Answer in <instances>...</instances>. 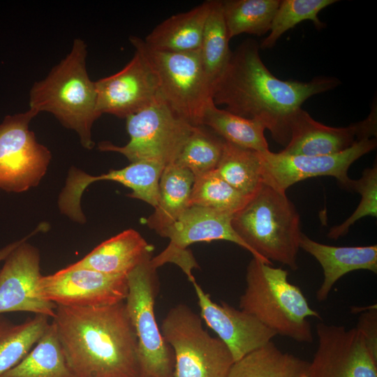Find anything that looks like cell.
I'll return each mask as SVG.
<instances>
[{
    "mask_svg": "<svg viewBox=\"0 0 377 377\" xmlns=\"http://www.w3.org/2000/svg\"><path fill=\"white\" fill-rule=\"evenodd\" d=\"M223 15L228 38L242 34L260 36L267 33L281 0H224Z\"/></svg>",
    "mask_w": 377,
    "mask_h": 377,
    "instance_id": "cell-29",
    "label": "cell"
},
{
    "mask_svg": "<svg viewBox=\"0 0 377 377\" xmlns=\"http://www.w3.org/2000/svg\"><path fill=\"white\" fill-rule=\"evenodd\" d=\"M36 115L29 109L6 115L0 124V190L22 193L38 186L51 161L29 125Z\"/></svg>",
    "mask_w": 377,
    "mask_h": 377,
    "instance_id": "cell-10",
    "label": "cell"
},
{
    "mask_svg": "<svg viewBox=\"0 0 377 377\" xmlns=\"http://www.w3.org/2000/svg\"><path fill=\"white\" fill-rule=\"evenodd\" d=\"M212 0L188 11L173 15L158 24L145 38L149 47L161 51L183 52L200 49Z\"/></svg>",
    "mask_w": 377,
    "mask_h": 377,
    "instance_id": "cell-22",
    "label": "cell"
},
{
    "mask_svg": "<svg viewBox=\"0 0 377 377\" xmlns=\"http://www.w3.org/2000/svg\"><path fill=\"white\" fill-rule=\"evenodd\" d=\"M44 315H35L15 324L0 315V376L17 365L43 335L50 323Z\"/></svg>",
    "mask_w": 377,
    "mask_h": 377,
    "instance_id": "cell-27",
    "label": "cell"
},
{
    "mask_svg": "<svg viewBox=\"0 0 377 377\" xmlns=\"http://www.w3.org/2000/svg\"><path fill=\"white\" fill-rule=\"evenodd\" d=\"M225 140L205 126H194L175 162L195 177L214 170L221 157Z\"/></svg>",
    "mask_w": 377,
    "mask_h": 377,
    "instance_id": "cell-31",
    "label": "cell"
},
{
    "mask_svg": "<svg viewBox=\"0 0 377 377\" xmlns=\"http://www.w3.org/2000/svg\"><path fill=\"white\" fill-rule=\"evenodd\" d=\"M300 249L313 256L320 265L323 280L316 291L318 302L325 301L335 283L343 275L359 269L377 273V245L334 246L311 239L304 233Z\"/></svg>",
    "mask_w": 377,
    "mask_h": 377,
    "instance_id": "cell-20",
    "label": "cell"
},
{
    "mask_svg": "<svg viewBox=\"0 0 377 377\" xmlns=\"http://www.w3.org/2000/svg\"><path fill=\"white\" fill-rule=\"evenodd\" d=\"M288 275L287 270L253 257L246 268V286L239 297V309L276 335L311 343L313 336L308 318L321 320V316L311 309L301 289L289 282Z\"/></svg>",
    "mask_w": 377,
    "mask_h": 377,
    "instance_id": "cell-5",
    "label": "cell"
},
{
    "mask_svg": "<svg viewBox=\"0 0 377 377\" xmlns=\"http://www.w3.org/2000/svg\"><path fill=\"white\" fill-rule=\"evenodd\" d=\"M336 0H283L276 12L272 22L269 35L263 39L260 48L273 47L279 38L288 30L297 24L311 21L314 27L320 30L325 24L318 18V13L325 8L337 2Z\"/></svg>",
    "mask_w": 377,
    "mask_h": 377,
    "instance_id": "cell-33",
    "label": "cell"
},
{
    "mask_svg": "<svg viewBox=\"0 0 377 377\" xmlns=\"http://www.w3.org/2000/svg\"><path fill=\"white\" fill-rule=\"evenodd\" d=\"M0 377H75L52 322L28 354Z\"/></svg>",
    "mask_w": 377,
    "mask_h": 377,
    "instance_id": "cell-26",
    "label": "cell"
},
{
    "mask_svg": "<svg viewBox=\"0 0 377 377\" xmlns=\"http://www.w3.org/2000/svg\"><path fill=\"white\" fill-rule=\"evenodd\" d=\"M349 190L357 192L361 195V200L353 213L340 225L332 227L327 237L337 239L346 235L349 228L360 219L371 216H377V165L367 168L362 172V177L352 179Z\"/></svg>",
    "mask_w": 377,
    "mask_h": 377,
    "instance_id": "cell-34",
    "label": "cell"
},
{
    "mask_svg": "<svg viewBox=\"0 0 377 377\" xmlns=\"http://www.w3.org/2000/svg\"><path fill=\"white\" fill-rule=\"evenodd\" d=\"M42 296L56 305L101 306L124 302L128 294L127 276L112 275L71 265L42 276Z\"/></svg>",
    "mask_w": 377,
    "mask_h": 377,
    "instance_id": "cell-15",
    "label": "cell"
},
{
    "mask_svg": "<svg viewBox=\"0 0 377 377\" xmlns=\"http://www.w3.org/2000/svg\"><path fill=\"white\" fill-rule=\"evenodd\" d=\"M95 85L99 116L126 119L162 97L154 72L138 50L121 70L95 81Z\"/></svg>",
    "mask_w": 377,
    "mask_h": 377,
    "instance_id": "cell-17",
    "label": "cell"
},
{
    "mask_svg": "<svg viewBox=\"0 0 377 377\" xmlns=\"http://www.w3.org/2000/svg\"><path fill=\"white\" fill-rule=\"evenodd\" d=\"M194 175L176 164L166 165L159 181V199L147 219L148 227L165 237L168 229L188 207Z\"/></svg>",
    "mask_w": 377,
    "mask_h": 377,
    "instance_id": "cell-23",
    "label": "cell"
},
{
    "mask_svg": "<svg viewBox=\"0 0 377 377\" xmlns=\"http://www.w3.org/2000/svg\"><path fill=\"white\" fill-rule=\"evenodd\" d=\"M251 197L238 191L214 170L195 177L189 206H199L234 214Z\"/></svg>",
    "mask_w": 377,
    "mask_h": 377,
    "instance_id": "cell-32",
    "label": "cell"
},
{
    "mask_svg": "<svg viewBox=\"0 0 377 377\" xmlns=\"http://www.w3.org/2000/svg\"><path fill=\"white\" fill-rule=\"evenodd\" d=\"M153 246L133 229L104 241L79 261L70 265L112 275L127 274L151 258Z\"/></svg>",
    "mask_w": 377,
    "mask_h": 377,
    "instance_id": "cell-21",
    "label": "cell"
},
{
    "mask_svg": "<svg viewBox=\"0 0 377 377\" xmlns=\"http://www.w3.org/2000/svg\"><path fill=\"white\" fill-rule=\"evenodd\" d=\"M48 227L47 223H40L3 260L0 269V315L31 312L54 317L57 305L45 300L39 289L42 277L39 251L27 242Z\"/></svg>",
    "mask_w": 377,
    "mask_h": 377,
    "instance_id": "cell-12",
    "label": "cell"
},
{
    "mask_svg": "<svg viewBox=\"0 0 377 377\" xmlns=\"http://www.w3.org/2000/svg\"><path fill=\"white\" fill-rule=\"evenodd\" d=\"M52 319L75 377H139L137 338L124 302L57 305Z\"/></svg>",
    "mask_w": 377,
    "mask_h": 377,
    "instance_id": "cell-2",
    "label": "cell"
},
{
    "mask_svg": "<svg viewBox=\"0 0 377 377\" xmlns=\"http://www.w3.org/2000/svg\"><path fill=\"white\" fill-rule=\"evenodd\" d=\"M165 166L153 161H138L119 170L91 176L72 167L66 184L58 199L60 212L79 223L86 222L81 207L84 191L94 182L101 180L113 181L131 188L128 196L146 202L154 208L159 199V181Z\"/></svg>",
    "mask_w": 377,
    "mask_h": 377,
    "instance_id": "cell-16",
    "label": "cell"
},
{
    "mask_svg": "<svg viewBox=\"0 0 377 377\" xmlns=\"http://www.w3.org/2000/svg\"><path fill=\"white\" fill-rule=\"evenodd\" d=\"M149 258L127 274L126 309L138 341L139 377H174V355L154 313L156 267Z\"/></svg>",
    "mask_w": 377,
    "mask_h": 377,
    "instance_id": "cell-8",
    "label": "cell"
},
{
    "mask_svg": "<svg viewBox=\"0 0 377 377\" xmlns=\"http://www.w3.org/2000/svg\"><path fill=\"white\" fill-rule=\"evenodd\" d=\"M128 142L117 146L101 142L102 151L121 154L131 163L153 161L173 164L194 126L177 114L161 97L148 107L127 117Z\"/></svg>",
    "mask_w": 377,
    "mask_h": 377,
    "instance_id": "cell-9",
    "label": "cell"
},
{
    "mask_svg": "<svg viewBox=\"0 0 377 377\" xmlns=\"http://www.w3.org/2000/svg\"><path fill=\"white\" fill-rule=\"evenodd\" d=\"M191 283L198 297L201 317L226 346L234 362L266 345L276 336L253 315L224 302L215 303L195 280Z\"/></svg>",
    "mask_w": 377,
    "mask_h": 377,
    "instance_id": "cell-19",
    "label": "cell"
},
{
    "mask_svg": "<svg viewBox=\"0 0 377 377\" xmlns=\"http://www.w3.org/2000/svg\"><path fill=\"white\" fill-rule=\"evenodd\" d=\"M260 46L253 39L244 40L232 52L223 73L215 83L212 98L217 105L239 117L260 121L272 139L286 146L295 112L311 96L331 90L340 81L333 77H316L308 82L283 80L263 62Z\"/></svg>",
    "mask_w": 377,
    "mask_h": 377,
    "instance_id": "cell-1",
    "label": "cell"
},
{
    "mask_svg": "<svg viewBox=\"0 0 377 377\" xmlns=\"http://www.w3.org/2000/svg\"><path fill=\"white\" fill-rule=\"evenodd\" d=\"M232 214L199 206H189L168 229L165 237L170 239L168 247L151 258L155 267L171 262L178 265L188 276L194 279L191 269L198 267L186 248L195 242L226 240L235 243L251 253L231 224Z\"/></svg>",
    "mask_w": 377,
    "mask_h": 377,
    "instance_id": "cell-13",
    "label": "cell"
},
{
    "mask_svg": "<svg viewBox=\"0 0 377 377\" xmlns=\"http://www.w3.org/2000/svg\"><path fill=\"white\" fill-rule=\"evenodd\" d=\"M161 330L173 352L174 377H228L235 362L231 353L188 306L171 308Z\"/></svg>",
    "mask_w": 377,
    "mask_h": 377,
    "instance_id": "cell-7",
    "label": "cell"
},
{
    "mask_svg": "<svg viewBox=\"0 0 377 377\" xmlns=\"http://www.w3.org/2000/svg\"><path fill=\"white\" fill-rule=\"evenodd\" d=\"M129 40L154 72L164 101L190 124L201 126L205 108L212 98L199 50L166 52L149 47L138 36Z\"/></svg>",
    "mask_w": 377,
    "mask_h": 377,
    "instance_id": "cell-6",
    "label": "cell"
},
{
    "mask_svg": "<svg viewBox=\"0 0 377 377\" xmlns=\"http://www.w3.org/2000/svg\"><path fill=\"white\" fill-rule=\"evenodd\" d=\"M215 171L247 197L253 195L263 183L259 152L226 141Z\"/></svg>",
    "mask_w": 377,
    "mask_h": 377,
    "instance_id": "cell-28",
    "label": "cell"
},
{
    "mask_svg": "<svg viewBox=\"0 0 377 377\" xmlns=\"http://www.w3.org/2000/svg\"><path fill=\"white\" fill-rule=\"evenodd\" d=\"M231 224L250 248L253 258L297 269L302 234L300 216L286 193L263 182L246 205L232 215Z\"/></svg>",
    "mask_w": 377,
    "mask_h": 377,
    "instance_id": "cell-4",
    "label": "cell"
},
{
    "mask_svg": "<svg viewBox=\"0 0 377 377\" xmlns=\"http://www.w3.org/2000/svg\"><path fill=\"white\" fill-rule=\"evenodd\" d=\"M356 329L363 338L371 354L377 360V307L372 305L360 308Z\"/></svg>",
    "mask_w": 377,
    "mask_h": 377,
    "instance_id": "cell-35",
    "label": "cell"
},
{
    "mask_svg": "<svg viewBox=\"0 0 377 377\" xmlns=\"http://www.w3.org/2000/svg\"><path fill=\"white\" fill-rule=\"evenodd\" d=\"M202 125L210 129L225 141L258 152L269 151L265 137V126L259 121L234 114L219 109L212 99L207 103Z\"/></svg>",
    "mask_w": 377,
    "mask_h": 377,
    "instance_id": "cell-25",
    "label": "cell"
},
{
    "mask_svg": "<svg viewBox=\"0 0 377 377\" xmlns=\"http://www.w3.org/2000/svg\"><path fill=\"white\" fill-rule=\"evenodd\" d=\"M318 345L309 362L310 377H377V360L354 327L320 322Z\"/></svg>",
    "mask_w": 377,
    "mask_h": 377,
    "instance_id": "cell-14",
    "label": "cell"
},
{
    "mask_svg": "<svg viewBox=\"0 0 377 377\" xmlns=\"http://www.w3.org/2000/svg\"><path fill=\"white\" fill-rule=\"evenodd\" d=\"M376 146V138H372L359 140L350 148L332 155H287L269 150L259 152L263 182L286 193L290 186L306 179L331 176L349 190L352 182L348 175L350 166Z\"/></svg>",
    "mask_w": 377,
    "mask_h": 377,
    "instance_id": "cell-11",
    "label": "cell"
},
{
    "mask_svg": "<svg viewBox=\"0 0 377 377\" xmlns=\"http://www.w3.org/2000/svg\"><path fill=\"white\" fill-rule=\"evenodd\" d=\"M229 41L221 1L212 0L199 49L204 71L212 91L230 59L232 52Z\"/></svg>",
    "mask_w": 377,
    "mask_h": 377,
    "instance_id": "cell-30",
    "label": "cell"
},
{
    "mask_svg": "<svg viewBox=\"0 0 377 377\" xmlns=\"http://www.w3.org/2000/svg\"><path fill=\"white\" fill-rule=\"evenodd\" d=\"M24 238L8 244L3 248L0 249V263L6 259V258L10 253V252L23 241Z\"/></svg>",
    "mask_w": 377,
    "mask_h": 377,
    "instance_id": "cell-36",
    "label": "cell"
},
{
    "mask_svg": "<svg viewBox=\"0 0 377 377\" xmlns=\"http://www.w3.org/2000/svg\"><path fill=\"white\" fill-rule=\"evenodd\" d=\"M309 362L284 352L272 341L235 362L228 377H310Z\"/></svg>",
    "mask_w": 377,
    "mask_h": 377,
    "instance_id": "cell-24",
    "label": "cell"
},
{
    "mask_svg": "<svg viewBox=\"0 0 377 377\" xmlns=\"http://www.w3.org/2000/svg\"><path fill=\"white\" fill-rule=\"evenodd\" d=\"M87 47L81 38L74 40L69 53L29 92V110L52 114L66 128L74 131L87 149L94 146L91 130L100 117L97 92L87 68Z\"/></svg>",
    "mask_w": 377,
    "mask_h": 377,
    "instance_id": "cell-3",
    "label": "cell"
},
{
    "mask_svg": "<svg viewBox=\"0 0 377 377\" xmlns=\"http://www.w3.org/2000/svg\"><path fill=\"white\" fill-rule=\"evenodd\" d=\"M376 108L364 120L346 127H332L316 121L302 108L290 124V139L280 152L287 155L327 156L340 153L356 142L376 137Z\"/></svg>",
    "mask_w": 377,
    "mask_h": 377,
    "instance_id": "cell-18",
    "label": "cell"
}]
</instances>
